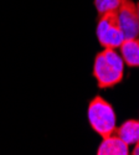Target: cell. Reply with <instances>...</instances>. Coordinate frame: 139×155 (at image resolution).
<instances>
[{"label": "cell", "mask_w": 139, "mask_h": 155, "mask_svg": "<svg viewBox=\"0 0 139 155\" xmlns=\"http://www.w3.org/2000/svg\"><path fill=\"white\" fill-rule=\"evenodd\" d=\"M123 0H94V6L99 16L111 10H118Z\"/></svg>", "instance_id": "8"}, {"label": "cell", "mask_w": 139, "mask_h": 155, "mask_svg": "<svg viewBox=\"0 0 139 155\" xmlns=\"http://www.w3.org/2000/svg\"><path fill=\"white\" fill-rule=\"evenodd\" d=\"M121 48V56L124 63L129 67H139V38H128L124 40Z\"/></svg>", "instance_id": "6"}, {"label": "cell", "mask_w": 139, "mask_h": 155, "mask_svg": "<svg viewBox=\"0 0 139 155\" xmlns=\"http://www.w3.org/2000/svg\"><path fill=\"white\" fill-rule=\"evenodd\" d=\"M102 143L97 149L98 155H128L129 145L125 144L118 135H108L102 138Z\"/></svg>", "instance_id": "5"}, {"label": "cell", "mask_w": 139, "mask_h": 155, "mask_svg": "<svg viewBox=\"0 0 139 155\" xmlns=\"http://www.w3.org/2000/svg\"><path fill=\"white\" fill-rule=\"evenodd\" d=\"M124 61L114 48H104L97 54L93 64V76L99 88H111L123 80Z\"/></svg>", "instance_id": "1"}, {"label": "cell", "mask_w": 139, "mask_h": 155, "mask_svg": "<svg viewBox=\"0 0 139 155\" xmlns=\"http://www.w3.org/2000/svg\"><path fill=\"white\" fill-rule=\"evenodd\" d=\"M135 5H137V11H138V18H139V2L135 3Z\"/></svg>", "instance_id": "10"}, {"label": "cell", "mask_w": 139, "mask_h": 155, "mask_svg": "<svg viewBox=\"0 0 139 155\" xmlns=\"http://www.w3.org/2000/svg\"><path fill=\"white\" fill-rule=\"evenodd\" d=\"M114 134L118 135L125 144H135L139 139V120L128 119L125 120L121 127H116Z\"/></svg>", "instance_id": "7"}, {"label": "cell", "mask_w": 139, "mask_h": 155, "mask_svg": "<svg viewBox=\"0 0 139 155\" xmlns=\"http://www.w3.org/2000/svg\"><path fill=\"white\" fill-rule=\"evenodd\" d=\"M88 122L93 130L101 137L106 138L108 135L114 134L116 129V113L103 97L96 96L88 104Z\"/></svg>", "instance_id": "2"}, {"label": "cell", "mask_w": 139, "mask_h": 155, "mask_svg": "<svg viewBox=\"0 0 139 155\" xmlns=\"http://www.w3.org/2000/svg\"><path fill=\"white\" fill-rule=\"evenodd\" d=\"M132 154L133 155H139V139H138V141L134 144V148H133V150H132Z\"/></svg>", "instance_id": "9"}, {"label": "cell", "mask_w": 139, "mask_h": 155, "mask_svg": "<svg viewBox=\"0 0 139 155\" xmlns=\"http://www.w3.org/2000/svg\"><path fill=\"white\" fill-rule=\"evenodd\" d=\"M118 21L122 28L124 40L135 38L139 35V18L137 5L133 0H123L117 10Z\"/></svg>", "instance_id": "4"}, {"label": "cell", "mask_w": 139, "mask_h": 155, "mask_svg": "<svg viewBox=\"0 0 139 155\" xmlns=\"http://www.w3.org/2000/svg\"><path fill=\"white\" fill-rule=\"evenodd\" d=\"M97 38L104 48H118L124 41V35L118 21L117 10H111L99 16L97 24Z\"/></svg>", "instance_id": "3"}]
</instances>
